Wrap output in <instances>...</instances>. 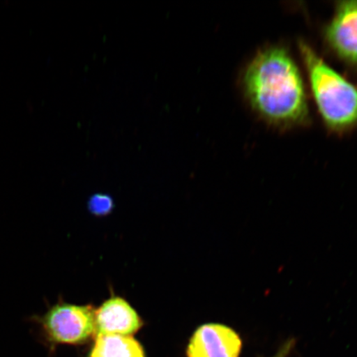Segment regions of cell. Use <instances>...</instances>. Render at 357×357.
I'll list each match as a JSON object with an SVG mask.
<instances>
[{"mask_svg": "<svg viewBox=\"0 0 357 357\" xmlns=\"http://www.w3.org/2000/svg\"><path fill=\"white\" fill-rule=\"evenodd\" d=\"M241 86L254 113L271 126L289 129L310 124L305 84L287 47L260 49L245 66Z\"/></svg>", "mask_w": 357, "mask_h": 357, "instance_id": "obj_1", "label": "cell"}, {"mask_svg": "<svg viewBox=\"0 0 357 357\" xmlns=\"http://www.w3.org/2000/svg\"><path fill=\"white\" fill-rule=\"evenodd\" d=\"M312 99L326 127L332 132H350L357 126V86L330 66L314 48L298 42Z\"/></svg>", "mask_w": 357, "mask_h": 357, "instance_id": "obj_2", "label": "cell"}, {"mask_svg": "<svg viewBox=\"0 0 357 357\" xmlns=\"http://www.w3.org/2000/svg\"><path fill=\"white\" fill-rule=\"evenodd\" d=\"M95 311L91 305L59 300L43 314L33 315L30 319L51 345H79L95 334Z\"/></svg>", "mask_w": 357, "mask_h": 357, "instance_id": "obj_3", "label": "cell"}, {"mask_svg": "<svg viewBox=\"0 0 357 357\" xmlns=\"http://www.w3.org/2000/svg\"><path fill=\"white\" fill-rule=\"evenodd\" d=\"M323 38L334 56L357 70L356 0L336 3L331 20L324 26Z\"/></svg>", "mask_w": 357, "mask_h": 357, "instance_id": "obj_4", "label": "cell"}, {"mask_svg": "<svg viewBox=\"0 0 357 357\" xmlns=\"http://www.w3.org/2000/svg\"><path fill=\"white\" fill-rule=\"evenodd\" d=\"M242 348V339L235 330L221 324H207L196 330L186 354L188 357H239Z\"/></svg>", "mask_w": 357, "mask_h": 357, "instance_id": "obj_5", "label": "cell"}, {"mask_svg": "<svg viewBox=\"0 0 357 357\" xmlns=\"http://www.w3.org/2000/svg\"><path fill=\"white\" fill-rule=\"evenodd\" d=\"M96 337L102 335L128 336L139 331L144 322L139 314L121 297L109 298L95 311Z\"/></svg>", "mask_w": 357, "mask_h": 357, "instance_id": "obj_6", "label": "cell"}, {"mask_svg": "<svg viewBox=\"0 0 357 357\" xmlns=\"http://www.w3.org/2000/svg\"><path fill=\"white\" fill-rule=\"evenodd\" d=\"M89 357H145L144 348L135 339L119 335L96 337Z\"/></svg>", "mask_w": 357, "mask_h": 357, "instance_id": "obj_7", "label": "cell"}, {"mask_svg": "<svg viewBox=\"0 0 357 357\" xmlns=\"http://www.w3.org/2000/svg\"><path fill=\"white\" fill-rule=\"evenodd\" d=\"M114 207L113 198L107 194L98 193L93 195L88 202L89 212L98 217L108 215L113 211Z\"/></svg>", "mask_w": 357, "mask_h": 357, "instance_id": "obj_8", "label": "cell"}, {"mask_svg": "<svg viewBox=\"0 0 357 357\" xmlns=\"http://www.w3.org/2000/svg\"><path fill=\"white\" fill-rule=\"evenodd\" d=\"M294 346V341L293 339H290V340L285 342L284 344L280 347L278 354L272 357H287L290 354V351H292Z\"/></svg>", "mask_w": 357, "mask_h": 357, "instance_id": "obj_9", "label": "cell"}]
</instances>
